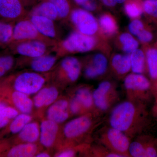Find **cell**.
Returning a JSON list of instances; mask_svg holds the SVG:
<instances>
[{
	"label": "cell",
	"mask_w": 157,
	"mask_h": 157,
	"mask_svg": "<svg viewBox=\"0 0 157 157\" xmlns=\"http://www.w3.org/2000/svg\"><path fill=\"white\" fill-rule=\"evenodd\" d=\"M74 1L76 4L81 6L82 5L85 4V3L87 2L90 1V0H74Z\"/></svg>",
	"instance_id": "obj_45"
},
{
	"label": "cell",
	"mask_w": 157,
	"mask_h": 157,
	"mask_svg": "<svg viewBox=\"0 0 157 157\" xmlns=\"http://www.w3.org/2000/svg\"><path fill=\"white\" fill-rule=\"evenodd\" d=\"M30 16V19L40 34L50 39H56V30L54 21L39 15Z\"/></svg>",
	"instance_id": "obj_19"
},
{
	"label": "cell",
	"mask_w": 157,
	"mask_h": 157,
	"mask_svg": "<svg viewBox=\"0 0 157 157\" xmlns=\"http://www.w3.org/2000/svg\"><path fill=\"white\" fill-rule=\"evenodd\" d=\"M95 108L100 112H105L112 107L118 98L115 85L108 80L102 81L93 92Z\"/></svg>",
	"instance_id": "obj_6"
},
{
	"label": "cell",
	"mask_w": 157,
	"mask_h": 157,
	"mask_svg": "<svg viewBox=\"0 0 157 157\" xmlns=\"http://www.w3.org/2000/svg\"><path fill=\"white\" fill-rule=\"evenodd\" d=\"M110 56L103 52H95L88 57L84 69V75L86 78L94 79L101 78L109 70Z\"/></svg>",
	"instance_id": "obj_7"
},
{
	"label": "cell",
	"mask_w": 157,
	"mask_h": 157,
	"mask_svg": "<svg viewBox=\"0 0 157 157\" xmlns=\"http://www.w3.org/2000/svg\"><path fill=\"white\" fill-rule=\"evenodd\" d=\"M37 157H50V155L48 154V153L45 152H42L37 153V154L35 156Z\"/></svg>",
	"instance_id": "obj_44"
},
{
	"label": "cell",
	"mask_w": 157,
	"mask_h": 157,
	"mask_svg": "<svg viewBox=\"0 0 157 157\" xmlns=\"http://www.w3.org/2000/svg\"><path fill=\"white\" fill-rule=\"evenodd\" d=\"M24 15L20 0H0V19L14 22L22 19Z\"/></svg>",
	"instance_id": "obj_13"
},
{
	"label": "cell",
	"mask_w": 157,
	"mask_h": 157,
	"mask_svg": "<svg viewBox=\"0 0 157 157\" xmlns=\"http://www.w3.org/2000/svg\"><path fill=\"white\" fill-rule=\"evenodd\" d=\"M131 71L133 73L142 74L145 69L146 57L144 52L139 48L130 54Z\"/></svg>",
	"instance_id": "obj_25"
},
{
	"label": "cell",
	"mask_w": 157,
	"mask_h": 157,
	"mask_svg": "<svg viewBox=\"0 0 157 157\" xmlns=\"http://www.w3.org/2000/svg\"><path fill=\"white\" fill-rule=\"evenodd\" d=\"M49 45H53L41 40H34L14 42L9 47L12 52L32 59L46 54Z\"/></svg>",
	"instance_id": "obj_10"
},
{
	"label": "cell",
	"mask_w": 157,
	"mask_h": 157,
	"mask_svg": "<svg viewBox=\"0 0 157 157\" xmlns=\"http://www.w3.org/2000/svg\"><path fill=\"white\" fill-rule=\"evenodd\" d=\"M100 1L105 7L111 10L115 8L117 4L115 0H100Z\"/></svg>",
	"instance_id": "obj_40"
},
{
	"label": "cell",
	"mask_w": 157,
	"mask_h": 157,
	"mask_svg": "<svg viewBox=\"0 0 157 157\" xmlns=\"http://www.w3.org/2000/svg\"><path fill=\"white\" fill-rule=\"evenodd\" d=\"M4 86V81H1L0 80V92Z\"/></svg>",
	"instance_id": "obj_46"
},
{
	"label": "cell",
	"mask_w": 157,
	"mask_h": 157,
	"mask_svg": "<svg viewBox=\"0 0 157 157\" xmlns=\"http://www.w3.org/2000/svg\"><path fill=\"white\" fill-rule=\"evenodd\" d=\"M49 2L54 5L57 11L58 18L66 19L69 18L72 10L67 0H49Z\"/></svg>",
	"instance_id": "obj_32"
},
{
	"label": "cell",
	"mask_w": 157,
	"mask_h": 157,
	"mask_svg": "<svg viewBox=\"0 0 157 157\" xmlns=\"http://www.w3.org/2000/svg\"><path fill=\"white\" fill-rule=\"evenodd\" d=\"M143 9L146 15L157 19V0H146L144 3Z\"/></svg>",
	"instance_id": "obj_35"
},
{
	"label": "cell",
	"mask_w": 157,
	"mask_h": 157,
	"mask_svg": "<svg viewBox=\"0 0 157 157\" xmlns=\"http://www.w3.org/2000/svg\"><path fill=\"white\" fill-rule=\"evenodd\" d=\"M99 140L105 147L121 157H130V138L121 131L110 127L102 132Z\"/></svg>",
	"instance_id": "obj_5"
},
{
	"label": "cell",
	"mask_w": 157,
	"mask_h": 157,
	"mask_svg": "<svg viewBox=\"0 0 157 157\" xmlns=\"http://www.w3.org/2000/svg\"><path fill=\"white\" fill-rule=\"evenodd\" d=\"M80 102L85 113L94 108L93 92L87 86H82L76 90L74 95Z\"/></svg>",
	"instance_id": "obj_24"
},
{
	"label": "cell",
	"mask_w": 157,
	"mask_h": 157,
	"mask_svg": "<svg viewBox=\"0 0 157 157\" xmlns=\"http://www.w3.org/2000/svg\"><path fill=\"white\" fill-rule=\"evenodd\" d=\"M38 151V146L35 143L22 142L9 148L2 155L9 157H32L36 156Z\"/></svg>",
	"instance_id": "obj_21"
},
{
	"label": "cell",
	"mask_w": 157,
	"mask_h": 157,
	"mask_svg": "<svg viewBox=\"0 0 157 157\" xmlns=\"http://www.w3.org/2000/svg\"><path fill=\"white\" fill-rule=\"evenodd\" d=\"M40 128V143L47 148L51 147L55 142L58 134V124L47 119L42 121Z\"/></svg>",
	"instance_id": "obj_18"
},
{
	"label": "cell",
	"mask_w": 157,
	"mask_h": 157,
	"mask_svg": "<svg viewBox=\"0 0 157 157\" xmlns=\"http://www.w3.org/2000/svg\"><path fill=\"white\" fill-rule=\"evenodd\" d=\"M145 27L143 21L139 18L132 20L128 25V32L135 37Z\"/></svg>",
	"instance_id": "obj_36"
},
{
	"label": "cell",
	"mask_w": 157,
	"mask_h": 157,
	"mask_svg": "<svg viewBox=\"0 0 157 157\" xmlns=\"http://www.w3.org/2000/svg\"><path fill=\"white\" fill-rule=\"evenodd\" d=\"M94 121L91 113H86L68 122L63 128V134L69 140H75L87 134L93 128Z\"/></svg>",
	"instance_id": "obj_9"
},
{
	"label": "cell",
	"mask_w": 157,
	"mask_h": 157,
	"mask_svg": "<svg viewBox=\"0 0 157 157\" xmlns=\"http://www.w3.org/2000/svg\"><path fill=\"white\" fill-rule=\"evenodd\" d=\"M139 110L135 101H124L112 110L109 118L110 127L124 133L131 139L137 132Z\"/></svg>",
	"instance_id": "obj_2"
},
{
	"label": "cell",
	"mask_w": 157,
	"mask_h": 157,
	"mask_svg": "<svg viewBox=\"0 0 157 157\" xmlns=\"http://www.w3.org/2000/svg\"><path fill=\"white\" fill-rule=\"evenodd\" d=\"M69 108L70 113L73 115H78L85 113L80 102L74 96L69 101Z\"/></svg>",
	"instance_id": "obj_37"
},
{
	"label": "cell",
	"mask_w": 157,
	"mask_h": 157,
	"mask_svg": "<svg viewBox=\"0 0 157 157\" xmlns=\"http://www.w3.org/2000/svg\"><path fill=\"white\" fill-rule=\"evenodd\" d=\"M59 91L56 88L49 86L41 89L33 99L34 105L38 108L49 106L56 101Z\"/></svg>",
	"instance_id": "obj_20"
},
{
	"label": "cell",
	"mask_w": 157,
	"mask_h": 157,
	"mask_svg": "<svg viewBox=\"0 0 157 157\" xmlns=\"http://www.w3.org/2000/svg\"><path fill=\"white\" fill-rule=\"evenodd\" d=\"M156 157H157V152Z\"/></svg>",
	"instance_id": "obj_48"
},
{
	"label": "cell",
	"mask_w": 157,
	"mask_h": 157,
	"mask_svg": "<svg viewBox=\"0 0 157 157\" xmlns=\"http://www.w3.org/2000/svg\"><path fill=\"white\" fill-rule=\"evenodd\" d=\"M57 50L62 55L101 51L110 56V42L99 37L88 36L77 31L72 32L59 43Z\"/></svg>",
	"instance_id": "obj_1"
},
{
	"label": "cell",
	"mask_w": 157,
	"mask_h": 157,
	"mask_svg": "<svg viewBox=\"0 0 157 157\" xmlns=\"http://www.w3.org/2000/svg\"><path fill=\"white\" fill-rule=\"evenodd\" d=\"M63 76L68 82H76L81 75L82 65L80 61L74 56L64 58L60 64Z\"/></svg>",
	"instance_id": "obj_14"
},
{
	"label": "cell",
	"mask_w": 157,
	"mask_h": 157,
	"mask_svg": "<svg viewBox=\"0 0 157 157\" xmlns=\"http://www.w3.org/2000/svg\"><path fill=\"white\" fill-rule=\"evenodd\" d=\"M97 18L102 33L110 42L119 32L118 23L115 15L109 11H104L98 14Z\"/></svg>",
	"instance_id": "obj_15"
},
{
	"label": "cell",
	"mask_w": 157,
	"mask_h": 157,
	"mask_svg": "<svg viewBox=\"0 0 157 157\" xmlns=\"http://www.w3.org/2000/svg\"><path fill=\"white\" fill-rule=\"evenodd\" d=\"M126 15L132 20L137 19L142 15L143 7L137 0H129L124 6Z\"/></svg>",
	"instance_id": "obj_30"
},
{
	"label": "cell",
	"mask_w": 157,
	"mask_h": 157,
	"mask_svg": "<svg viewBox=\"0 0 157 157\" xmlns=\"http://www.w3.org/2000/svg\"><path fill=\"white\" fill-rule=\"evenodd\" d=\"M40 132L39 124L36 122L31 121L18 133L16 140L24 143H36L39 139Z\"/></svg>",
	"instance_id": "obj_22"
},
{
	"label": "cell",
	"mask_w": 157,
	"mask_h": 157,
	"mask_svg": "<svg viewBox=\"0 0 157 157\" xmlns=\"http://www.w3.org/2000/svg\"><path fill=\"white\" fill-rule=\"evenodd\" d=\"M112 40L116 49L122 53L130 54L139 48V41L128 32H119Z\"/></svg>",
	"instance_id": "obj_17"
},
{
	"label": "cell",
	"mask_w": 157,
	"mask_h": 157,
	"mask_svg": "<svg viewBox=\"0 0 157 157\" xmlns=\"http://www.w3.org/2000/svg\"><path fill=\"white\" fill-rule=\"evenodd\" d=\"M109 70L117 78H124L131 71L130 55L112 52L109 58Z\"/></svg>",
	"instance_id": "obj_12"
},
{
	"label": "cell",
	"mask_w": 157,
	"mask_h": 157,
	"mask_svg": "<svg viewBox=\"0 0 157 157\" xmlns=\"http://www.w3.org/2000/svg\"><path fill=\"white\" fill-rule=\"evenodd\" d=\"M76 151L72 148H68L63 151L60 152L56 157H72L76 156Z\"/></svg>",
	"instance_id": "obj_39"
},
{
	"label": "cell",
	"mask_w": 157,
	"mask_h": 157,
	"mask_svg": "<svg viewBox=\"0 0 157 157\" xmlns=\"http://www.w3.org/2000/svg\"><path fill=\"white\" fill-rule=\"evenodd\" d=\"M9 148L8 141L0 140V155H2Z\"/></svg>",
	"instance_id": "obj_41"
},
{
	"label": "cell",
	"mask_w": 157,
	"mask_h": 157,
	"mask_svg": "<svg viewBox=\"0 0 157 157\" xmlns=\"http://www.w3.org/2000/svg\"><path fill=\"white\" fill-rule=\"evenodd\" d=\"M127 0H115L117 4H122L124 3Z\"/></svg>",
	"instance_id": "obj_47"
},
{
	"label": "cell",
	"mask_w": 157,
	"mask_h": 157,
	"mask_svg": "<svg viewBox=\"0 0 157 157\" xmlns=\"http://www.w3.org/2000/svg\"><path fill=\"white\" fill-rule=\"evenodd\" d=\"M147 156V157H156L157 152L155 149L152 147H148L145 148Z\"/></svg>",
	"instance_id": "obj_42"
},
{
	"label": "cell",
	"mask_w": 157,
	"mask_h": 157,
	"mask_svg": "<svg viewBox=\"0 0 157 157\" xmlns=\"http://www.w3.org/2000/svg\"><path fill=\"white\" fill-rule=\"evenodd\" d=\"M56 56L45 54L42 56L32 58L30 64V68L36 73H45L51 70L57 61Z\"/></svg>",
	"instance_id": "obj_23"
},
{
	"label": "cell",
	"mask_w": 157,
	"mask_h": 157,
	"mask_svg": "<svg viewBox=\"0 0 157 157\" xmlns=\"http://www.w3.org/2000/svg\"><path fill=\"white\" fill-rule=\"evenodd\" d=\"M5 82L6 85L12 89L29 96L36 94L42 88L45 80L39 73L27 72L7 78Z\"/></svg>",
	"instance_id": "obj_4"
},
{
	"label": "cell",
	"mask_w": 157,
	"mask_h": 157,
	"mask_svg": "<svg viewBox=\"0 0 157 157\" xmlns=\"http://www.w3.org/2000/svg\"><path fill=\"white\" fill-rule=\"evenodd\" d=\"M69 18L77 32L108 40L102 33L98 18L93 13L82 9H74L71 11Z\"/></svg>",
	"instance_id": "obj_3"
},
{
	"label": "cell",
	"mask_w": 157,
	"mask_h": 157,
	"mask_svg": "<svg viewBox=\"0 0 157 157\" xmlns=\"http://www.w3.org/2000/svg\"><path fill=\"white\" fill-rule=\"evenodd\" d=\"M8 105H9V104L8 102L0 96V111Z\"/></svg>",
	"instance_id": "obj_43"
},
{
	"label": "cell",
	"mask_w": 157,
	"mask_h": 157,
	"mask_svg": "<svg viewBox=\"0 0 157 157\" xmlns=\"http://www.w3.org/2000/svg\"><path fill=\"white\" fill-rule=\"evenodd\" d=\"M31 15L43 16L54 21L58 18L57 11L54 5L49 1L42 3L36 7L31 12Z\"/></svg>",
	"instance_id": "obj_28"
},
{
	"label": "cell",
	"mask_w": 157,
	"mask_h": 157,
	"mask_svg": "<svg viewBox=\"0 0 157 157\" xmlns=\"http://www.w3.org/2000/svg\"><path fill=\"white\" fill-rule=\"evenodd\" d=\"M19 114V111L11 105L0 111V129L6 128L10 122Z\"/></svg>",
	"instance_id": "obj_31"
},
{
	"label": "cell",
	"mask_w": 157,
	"mask_h": 157,
	"mask_svg": "<svg viewBox=\"0 0 157 157\" xmlns=\"http://www.w3.org/2000/svg\"><path fill=\"white\" fill-rule=\"evenodd\" d=\"M34 40H41L52 45L56 43L53 39L45 37L40 34L30 19H21L17 21V22L14 25L11 44Z\"/></svg>",
	"instance_id": "obj_8"
},
{
	"label": "cell",
	"mask_w": 157,
	"mask_h": 157,
	"mask_svg": "<svg viewBox=\"0 0 157 157\" xmlns=\"http://www.w3.org/2000/svg\"><path fill=\"white\" fill-rule=\"evenodd\" d=\"M153 35L151 32L146 29L145 27L135 38L141 43L147 44L151 42L153 39Z\"/></svg>",
	"instance_id": "obj_38"
},
{
	"label": "cell",
	"mask_w": 157,
	"mask_h": 157,
	"mask_svg": "<svg viewBox=\"0 0 157 157\" xmlns=\"http://www.w3.org/2000/svg\"><path fill=\"white\" fill-rule=\"evenodd\" d=\"M128 152L130 157H147L145 147L138 141L131 142L129 145Z\"/></svg>",
	"instance_id": "obj_34"
},
{
	"label": "cell",
	"mask_w": 157,
	"mask_h": 157,
	"mask_svg": "<svg viewBox=\"0 0 157 157\" xmlns=\"http://www.w3.org/2000/svg\"><path fill=\"white\" fill-rule=\"evenodd\" d=\"M14 25L13 22L0 19V48L9 47L11 44Z\"/></svg>",
	"instance_id": "obj_27"
},
{
	"label": "cell",
	"mask_w": 157,
	"mask_h": 157,
	"mask_svg": "<svg viewBox=\"0 0 157 157\" xmlns=\"http://www.w3.org/2000/svg\"><path fill=\"white\" fill-rule=\"evenodd\" d=\"M32 120V116L30 114L24 113L18 114L5 128L4 132L12 134H18L26 125L30 122Z\"/></svg>",
	"instance_id": "obj_26"
},
{
	"label": "cell",
	"mask_w": 157,
	"mask_h": 157,
	"mask_svg": "<svg viewBox=\"0 0 157 157\" xmlns=\"http://www.w3.org/2000/svg\"><path fill=\"white\" fill-rule=\"evenodd\" d=\"M15 62V59L11 55H0V78L12 70Z\"/></svg>",
	"instance_id": "obj_33"
},
{
	"label": "cell",
	"mask_w": 157,
	"mask_h": 157,
	"mask_svg": "<svg viewBox=\"0 0 157 157\" xmlns=\"http://www.w3.org/2000/svg\"><path fill=\"white\" fill-rule=\"evenodd\" d=\"M70 113L69 101L66 99H61L49 106L46 114L48 119L59 124L67 120Z\"/></svg>",
	"instance_id": "obj_16"
},
{
	"label": "cell",
	"mask_w": 157,
	"mask_h": 157,
	"mask_svg": "<svg viewBox=\"0 0 157 157\" xmlns=\"http://www.w3.org/2000/svg\"><path fill=\"white\" fill-rule=\"evenodd\" d=\"M124 85L129 100L133 101L140 93L148 90L151 84L148 79L142 74L132 73L124 78Z\"/></svg>",
	"instance_id": "obj_11"
},
{
	"label": "cell",
	"mask_w": 157,
	"mask_h": 157,
	"mask_svg": "<svg viewBox=\"0 0 157 157\" xmlns=\"http://www.w3.org/2000/svg\"><path fill=\"white\" fill-rule=\"evenodd\" d=\"M145 54L150 76L152 79H157V47H152L147 49Z\"/></svg>",
	"instance_id": "obj_29"
}]
</instances>
